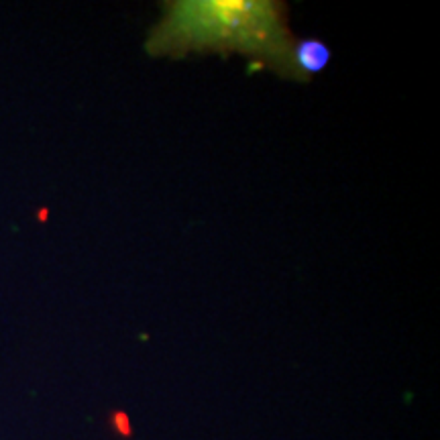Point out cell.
Here are the masks:
<instances>
[{
    "instance_id": "3957f363",
    "label": "cell",
    "mask_w": 440,
    "mask_h": 440,
    "mask_svg": "<svg viewBox=\"0 0 440 440\" xmlns=\"http://www.w3.org/2000/svg\"><path fill=\"white\" fill-rule=\"evenodd\" d=\"M110 424L117 430V434L124 436V439L131 436V422H129V416L124 412H115L112 418H110Z\"/></svg>"
},
{
    "instance_id": "7a4b0ae2",
    "label": "cell",
    "mask_w": 440,
    "mask_h": 440,
    "mask_svg": "<svg viewBox=\"0 0 440 440\" xmlns=\"http://www.w3.org/2000/svg\"><path fill=\"white\" fill-rule=\"evenodd\" d=\"M330 61V49L321 39H300L294 43L292 63L296 70V76L306 80L314 74H321L326 70Z\"/></svg>"
},
{
    "instance_id": "6da1fadb",
    "label": "cell",
    "mask_w": 440,
    "mask_h": 440,
    "mask_svg": "<svg viewBox=\"0 0 440 440\" xmlns=\"http://www.w3.org/2000/svg\"><path fill=\"white\" fill-rule=\"evenodd\" d=\"M165 17L153 27L151 56L186 51H237L285 78H298L285 6L267 0H183L165 4Z\"/></svg>"
}]
</instances>
